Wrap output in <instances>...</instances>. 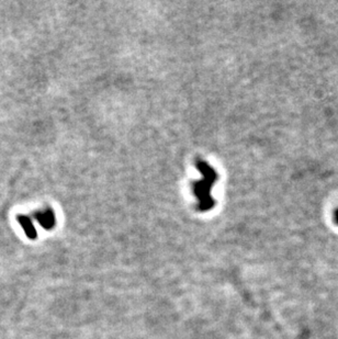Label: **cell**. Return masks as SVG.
Wrapping results in <instances>:
<instances>
[{
  "label": "cell",
  "instance_id": "2",
  "mask_svg": "<svg viewBox=\"0 0 338 339\" xmlns=\"http://www.w3.org/2000/svg\"><path fill=\"white\" fill-rule=\"evenodd\" d=\"M35 218H36V221L40 223V225L44 227L45 229L53 228L56 224L55 214H54V212L51 210V208L38 212L35 214Z\"/></svg>",
  "mask_w": 338,
  "mask_h": 339
},
{
  "label": "cell",
  "instance_id": "1",
  "mask_svg": "<svg viewBox=\"0 0 338 339\" xmlns=\"http://www.w3.org/2000/svg\"><path fill=\"white\" fill-rule=\"evenodd\" d=\"M198 168H199L202 175H203V179L196 182L194 185L195 195H197V197L199 198L200 200V210L205 211L213 205L212 198L210 196V190L216 179V175L215 171L206 163H203V161H199Z\"/></svg>",
  "mask_w": 338,
  "mask_h": 339
},
{
  "label": "cell",
  "instance_id": "3",
  "mask_svg": "<svg viewBox=\"0 0 338 339\" xmlns=\"http://www.w3.org/2000/svg\"><path fill=\"white\" fill-rule=\"evenodd\" d=\"M18 221L20 224H21L25 235H27L30 239H35L36 236H38V233H36V229L34 228L32 221H31L30 218L25 215L18 216Z\"/></svg>",
  "mask_w": 338,
  "mask_h": 339
},
{
  "label": "cell",
  "instance_id": "4",
  "mask_svg": "<svg viewBox=\"0 0 338 339\" xmlns=\"http://www.w3.org/2000/svg\"><path fill=\"white\" fill-rule=\"evenodd\" d=\"M334 220L335 222L338 224V208L335 211V214H334Z\"/></svg>",
  "mask_w": 338,
  "mask_h": 339
}]
</instances>
